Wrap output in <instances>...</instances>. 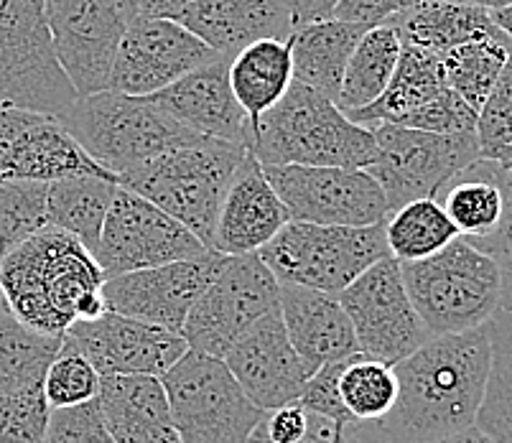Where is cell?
<instances>
[{"label":"cell","mask_w":512,"mask_h":443,"mask_svg":"<svg viewBox=\"0 0 512 443\" xmlns=\"http://www.w3.org/2000/svg\"><path fill=\"white\" fill-rule=\"evenodd\" d=\"M492 367L487 326L431 337L395 365L398 403L383 426L400 443H431L477 426Z\"/></svg>","instance_id":"6da1fadb"},{"label":"cell","mask_w":512,"mask_h":443,"mask_svg":"<svg viewBox=\"0 0 512 443\" xmlns=\"http://www.w3.org/2000/svg\"><path fill=\"white\" fill-rule=\"evenodd\" d=\"M105 273L85 245L49 227L0 260V296L21 324L64 337L107 311Z\"/></svg>","instance_id":"7a4b0ae2"},{"label":"cell","mask_w":512,"mask_h":443,"mask_svg":"<svg viewBox=\"0 0 512 443\" xmlns=\"http://www.w3.org/2000/svg\"><path fill=\"white\" fill-rule=\"evenodd\" d=\"M375 151L370 128L352 123L337 102L301 82L250 125V153L260 166L365 171Z\"/></svg>","instance_id":"3957f363"},{"label":"cell","mask_w":512,"mask_h":443,"mask_svg":"<svg viewBox=\"0 0 512 443\" xmlns=\"http://www.w3.org/2000/svg\"><path fill=\"white\" fill-rule=\"evenodd\" d=\"M400 275L431 337L482 329L500 311V263L462 237L431 258L400 263Z\"/></svg>","instance_id":"277c9868"},{"label":"cell","mask_w":512,"mask_h":443,"mask_svg":"<svg viewBox=\"0 0 512 443\" xmlns=\"http://www.w3.org/2000/svg\"><path fill=\"white\" fill-rule=\"evenodd\" d=\"M62 123L87 156L115 179L143 169L174 148L204 141L202 135L171 120L151 97H130L113 90L79 97Z\"/></svg>","instance_id":"5b68a950"},{"label":"cell","mask_w":512,"mask_h":443,"mask_svg":"<svg viewBox=\"0 0 512 443\" xmlns=\"http://www.w3.org/2000/svg\"><path fill=\"white\" fill-rule=\"evenodd\" d=\"M248 153L245 146L204 138L158 156L143 169L118 179V186L174 217L212 250L222 199Z\"/></svg>","instance_id":"8992f818"},{"label":"cell","mask_w":512,"mask_h":443,"mask_svg":"<svg viewBox=\"0 0 512 443\" xmlns=\"http://www.w3.org/2000/svg\"><path fill=\"white\" fill-rule=\"evenodd\" d=\"M77 100L54 51L46 0H0V105L62 123Z\"/></svg>","instance_id":"52a82bcc"},{"label":"cell","mask_w":512,"mask_h":443,"mask_svg":"<svg viewBox=\"0 0 512 443\" xmlns=\"http://www.w3.org/2000/svg\"><path fill=\"white\" fill-rule=\"evenodd\" d=\"M258 255L281 286L311 288L332 296L352 286L367 268L390 258L385 222L370 227H324L293 219Z\"/></svg>","instance_id":"ba28073f"},{"label":"cell","mask_w":512,"mask_h":443,"mask_svg":"<svg viewBox=\"0 0 512 443\" xmlns=\"http://www.w3.org/2000/svg\"><path fill=\"white\" fill-rule=\"evenodd\" d=\"M179 443H245L263 410L242 393L222 359L194 349L161 377Z\"/></svg>","instance_id":"9c48e42d"},{"label":"cell","mask_w":512,"mask_h":443,"mask_svg":"<svg viewBox=\"0 0 512 443\" xmlns=\"http://www.w3.org/2000/svg\"><path fill=\"white\" fill-rule=\"evenodd\" d=\"M375 161L365 169L383 189L390 214L416 199H434L441 186L479 161L477 133L436 135L400 125H375Z\"/></svg>","instance_id":"30bf717a"},{"label":"cell","mask_w":512,"mask_h":443,"mask_svg":"<svg viewBox=\"0 0 512 443\" xmlns=\"http://www.w3.org/2000/svg\"><path fill=\"white\" fill-rule=\"evenodd\" d=\"M278 301L281 283L260 255L225 258L217 278L186 316L181 337L194 352L225 359L242 334L271 314Z\"/></svg>","instance_id":"8fae6325"},{"label":"cell","mask_w":512,"mask_h":443,"mask_svg":"<svg viewBox=\"0 0 512 443\" xmlns=\"http://www.w3.org/2000/svg\"><path fill=\"white\" fill-rule=\"evenodd\" d=\"M207 255H212V250L184 225L123 186L107 212L95 250V260L105 278L181 260H202Z\"/></svg>","instance_id":"7c38bea8"},{"label":"cell","mask_w":512,"mask_h":443,"mask_svg":"<svg viewBox=\"0 0 512 443\" xmlns=\"http://www.w3.org/2000/svg\"><path fill=\"white\" fill-rule=\"evenodd\" d=\"M360 354L398 365L431 339L423 321L413 309L406 291L400 263L383 258L339 293Z\"/></svg>","instance_id":"4fadbf2b"},{"label":"cell","mask_w":512,"mask_h":443,"mask_svg":"<svg viewBox=\"0 0 512 443\" xmlns=\"http://www.w3.org/2000/svg\"><path fill=\"white\" fill-rule=\"evenodd\" d=\"M293 222L324 227H370L390 217L383 189L367 171L263 166Z\"/></svg>","instance_id":"5bb4252c"},{"label":"cell","mask_w":512,"mask_h":443,"mask_svg":"<svg viewBox=\"0 0 512 443\" xmlns=\"http://www.w3.org/2000/svg\"><path fill=\"white\" fill-rule=\"evenodd\" d=\"M46 23L74 92H105L130 23L120 0H46Z\"/></svg>","instance_id":"9a60e30c"},{"label":"cell","mask_w":512,"mask_h":443,"mask_svg":"<svg viewBox=\"0 0 512 443\" xmlns=\"http://www.w3.org/2000/svg\"><path fill=\"white\" fill-rule=\"evenodd\" d=\"M214 59H220V54L174 18H138L125 29L107 90L151 97Z\"/></svg>","instance_id":"2e32d148"},{"label":"cell","mask_w":512,"mask_h":443,"mask_svg":"<svg viewBox=\"0 0 512 443\" xmlns=\"http://www.w3.org/2000/svg\"><path fill=\"white\" fill-rule=\"evenodd\" d=\"M222 263L225 255L212 253L202 260H181L161 268L113 275L102 286V298L113 314L181 334L186 316L217 278Z\"/></svg>","instance_id":"e0dca14e"},{"label":"cell","mask_w":512,"mask_h":443,"mask_svg":"<svg viewBox=\"0 0 512 443\" xmlns=\"http://www.w3.org/2000/svg\"><path fill=\"white\" fill-rule=\"evenodd\" d=\"M64 337L90 359L100 377L148 375L161 380L189 352L181 334L113 311L92 321H77Z\"/></svg>","instance_id":"ac0fdd59"},{"label":"cell","mask_w":512,"mask_h":443,"mask_svg":"<svg viewBox=\"0 0 512 443\" xmlns=\"http://www.w3.org/2000/svg\"><path fill=\"white\" fill-rule=\"evenodd\" d=\"M222 362L235 375L242 393L260 410L296 403L309 380V372L286 334L281 306L245 331Z\"/></svg>","instance_id":"d6986e66"},{"label":"cell","mask_w":512,"mask_h":443,"mask_svg":"<svg viewBox=\"0 0 512 443\" xmlns=\"http://www.w3.org/2000/svg\"><path fill=\"white\" fill-rule=\"evenodd\" d=\"M230 62L232 59L225 57L214 59L207 67L151 95V102L194 135L235 143L250 151V120L232 92Z\"/></svg>","instance_id":"ffe728a7"},{"label":"cell","mask_w":512,"mask_h":443,"mask_svg":"<svg viewBox=\"0 0 512 443\" xmlns=\"http://www.w3.org/2000/svg\"><path fill=\"white\" fill-rule=\"evenodd\" d=\"M288 222L291 214L283 207L258 158L248 153L222 199L212 253L225 258L258 255Z\"/></svg>","instance_id":"44dd1931"},{"label":"cell","mask_w":512,"mask_h":443,"mask_svg":"<svg viewBox=\"0 0 512 443\" xmlns=\"http://www.w3.org/2000/svg\"><path fill=\"white\" fill-rule=\"evenodd\" d=\"M174 21L225 59L255 41H288L296 31L288 0H192Z\"/></svg>","instance_id":"7402d4cb"},{"label":"cell","mask_w":512,"mask_h":443,"mask_svg":"<svg viewBox=\"0 0 512 443\" xmlns=\"http://www.w3.org/2000/svg\"><path fill=\"white\" fill-rule=\"evenodd\" d=\"M436 202L451 219L462 240H469L492 258L512 242L510 207H507V174L492 161H474L446 181Z\"/></svg>","instance_id":"603a6c76"},{"label":"cell","mask_w":512,"mask_h":443,"mask_svg":"<svg viewBox=\"0 0 512 443\" xmlns=\"http://www.w3.org/2000/svg\"><path fill=\"white\" fill-rule=\"evenodd\" d=\"M281 319L309 377L332 362L360 354L355 329L339 296L299 286H281Z\"/></svg>","instance_id":"cb8c5ba5"},{"label":"cell","mask_w":512,"mask_h":443,"mask_svg":"<svg viewBox=\"0 0 512 443\" xmlns=\"http://www.w3.org/2000/svg\"><path fill=\"white\" fill-rule=\"evenodd\" d=\"M115 443H179L164 382L148 375H105L97 395Z\"/></svg>","instance_id":"d4e9b609"},{"label":"cell","mask_w":512,"mask_h":443,"mask_svg":"<svg viewBox=\"0 0 512 443\" xmlns=\"http://www.w3.org/2000/svg\"><path fill=\"white\" fill-rule=\"evenodd\" d=\"M82 176L118 181L87 156L85 148L74 141V135L64 128V123L36 115L13 143L0 181L54 184V181L82 179Z\"/></svg>","instance_id":"484cf974"},{"label":"cell","mask_w":512,"mask_h":443,"mask_svg":"<svg viewBox=\"0 0 512 443\" xmlns=\"http://www.w3.org/2000/svg\"><path fill=\"white\" fill-rule=\"evenodd\" d=\"M367 29L337 18L299 26L288 39L293 59V82L311 87L337 102L344 69Z\"/></svg>","instance_id":"4316f807"},{"label":"cell","mask_w":512,"mask_h":443,"mask_svg":"<svg viewBox=\"0 0 512 443\" xmlns=\"http://www.w3.org/2000/svg\"><path fill=\"white\" fill-rule=\"evenodd\" d=\"M388 23L398 29L403 44L416 46L439 59L456 46L500 31L490 11L474 3H446V0H423L418 8L398 13Z\"/></svg>","instance_id":"83f0119b"},{"label":"cell","mask_w":512,"mask_h":443,"mask_svg":"<svg viewBox=\"0 0 512 443\" xmlns=\"http://www.w3.org/2000/svg\"><path fill=\"white\" fill-rule=\"evenodd\" d=\"M446 90L444 64L439 57L428 51L416 49V46L403 44L398 67H395L393 79L388 90L377 97L370 107L347 115L352 123L362 128H375V125H398L408 115L416 113L418 107L434 100L436 95Z\"/></svg>","instance_id":"f1b7e54d"},{"label":"cell","mask_w":512,"mask_h":443,"mask_svg":"<svg viewBox=\"0 0 512 443\" xmlns=\"http://www.w3.org/2000/svg\"><path fill=\"white\" fill-rule=\"evenodd\" d=\"M230 85L253 125L291 90L293 59L288 41L263 39L245 46L230 62Z\"/></svg>","instance_id":"f546056e"},{"label":"cell","mask_w":512,"mask_h":443,"mask_svg":"<svg viewBox=\"0 0 512 443\" xmlns=\"http://www.w3.org/2000/svg\"><path fill=\"white\" fill-rule=\"evenodd\" d=\"M400 51H403V41L393 23L365 31L349 57L342 87H339L337 107L344 115L365 110L388 90L395 67H398Z\"/></svg>","instance_id":"4dcf8cb0"},{"label":"cell","mask_w":512,"mask_h":443,"mask_svg":"<svg viewBox=\"0 0 512 443\" xmlns=\"http://www.w3.org/2000/svg\"><path fill=\"white\" fill-rule=\"evenodd\" d=\"M118 181L82 176L49 184V222L51 227L72 235L79 245H85L95 258L97 242L113 199L118 194Z\"/></svg>","instance_id":"1f68e13d"},{"label":"cell","mask_w":512,"mask_h":443,"mask_svg":"<svg viewBox=\"0 0 512 443\" xmlns=\"http://www.w3.org/2000/svg\"><path fill=\"white\" fill-rule=\"evenodd\" d=\"M64 337H51L21 324L0 296V395H13L44 382Z\"/></svg>","instance_id":"d6a6232c"},{"label":"cell","mask_w":512,"mask_h":443,"mask_svg":"<svg viewBox=\"0 0 512 443\" xmlns=\"http://www.w3.org/2000/svg\"><path fill=\"white\" fill-rule=\"evenodd\" d=\"M510 51L512 41L502 31L446 51L441 57L446 87L462 97L474 113H479L484 100L495 90L497 79L510 59Z\"/></svg>","instance_id":"836d02e7"},{"label":"cell","mask_w":512,"mask_h":443,"mask_svg":"<svg viewBox=\"0 0 512 443\" xmlns=\"http://www.w3.org/2000/svg\"><path fill=\"white\" fill-rule=\"evenodd\" d=\"M454 240H459V232L436 199H416L385 219L388 253L398 263L431 258Z\"/></svg>","instance_id":"e575fe53"},{"label":"cell","mask_w":512,"mask_h":443,"mask_svg":"<svg viewBox=\"0 0 512 443\" xmlns=\"http://www.w3.org/2000/svg\"><path fill=\"white\" fill-rule=\"evenodd\" d=\"M339 398L352 423L385 421L398 403L395 365L367 354L349 357L339 375Z\"/></svg>","instance_id":"d590c367"},{"label":"cell","mask_w":512,"mask_h":443,"mask_svg":"<svg viewBox=\"0 0 512 443\" xmlns=\"http://www.w3.org/2000/svg\"><path fill=\"white\" fill-rule=\"evenodd\" d=\"M492 367L477 428L495 443H512V314L497 311L487 324Z\"/></svg>","instance_id":"8d00e7d4"},{"label":"cell","mask_w":512,"mask_h":443,"mask_svg":"<svg viewBox=\"0 0 512 443\" xmlns=\"http://www.w3.org/2000/svg\"><path fill=\"white\" fill-rule=\"evenodd\" d=\"M49 227V184L0 181V260Z\"/></svg>","instance_id":"74e56055"},{"label":"cell","mask_w":512,"mask_h":443,"mask_svg":"<svg viewBox=\"0 0 512 443\" xmlns=\"http://www.w3.org/2000/svg\"><path fill=\"white\" fill-rule=\"evenodd\" d=\"M100 380V372L92 367L90 359L64 337L62 349H59V354L46 370L41 387H44V398L49 408L62 410L97 400Z\"/></svg>","instance_id":"f35d334b"},{"label":"cell","mask_w":512,"mask_h":443,"mask_svg":"<svg viewBox=\"0 0 512 443\" xmlns=\"http://www.w3.org/2000/svg\"><path fill=\"white\" fill-rule=\"evenodd\" d=\"M339 433L342 423L329 421L296 400L283 408L263 410L245 443H334Z\"/></svg>","instance_id":"ab89813d"},{"label":"cell","mask_w":512,"mask_h":443,"mask_svg":"<svg viewBox=\"0 0 512 443\" xmlns=\"http://www.w3.org/2000/svg\"><path fill=\"white\" fill-rule=\"evenodd\" d=\"M479 158L492 161L502 169L512 166V51L497 79L495 90L484 100L477 113Z\"/></svg>","instance_id":"60d3db41"},{"label":"cell","mask_w":512,"mask_h":443,"mask_svg":"<svg viewBox=\"0 0 512 443\" xmlns=\"http://www.w3.org/2000/svg\"><path fill=\"white\" fill-rule=\"evenodd\" d=\"M49 415L41 385L0 395V443H46Z\"/></svg>","instance_id":"b9f144b4"},{"label":"cell","mask_w":512,"mask_h":443,"mask_svg":"<svg viewBox=\"0 0 512 443\" xmlns=\"http://www.w3.org/2000/svg\"><path fill=\"white\" fill-rule=\"evenodd\" d=\"M398 125L400 128L423 130V133L436 135H464L477 130V113L454 90L446 87L441 95L418 107L416 113L408 115L406 120H400Z\"/></svg>","instance_id":"7bdbcfd3"},{"label":"cell","mask_w":512,"mask_h":443,"mask_svg":"<svg viewBox=\"0 0 512 443\" xmlns=\"http://www.w3.org/2000/svg\"><path fill=\"white\" fill-rule=\"evenodd\" d=\"M46 443H115L102 421L97 400L77 408L51 410Z\"/></svg>","instance_id":"ee69618b"},{"label":"cell","mask_w":512,"mask_h":443,"mask_svg":"<svg viewBox=\"0 0 512 443\" xmlns=\"http://www.w3.org/2000/svg\"><path fill=\"white\" fill-rule=\"evenodd\" d=\"M344 362H347V359H344ZM344 362H332V365L321 367L319 372H314V375L306 380L299 403L306 405L309 410H314V413L324 415L329 421L347 426V423H352V418H349V413L342 405V398H339V375H342Z\"/></svg>","instance_id":"f6af8a7d"},{"label":"cell","mask_w":512,"mask_h":443,"mask_svg":"<svg viewBox=\"0 0 512 443\" xmlns=\"http://www.w3.org/2000/svg\"><path fill=\"white\" fill-rule=\"evenodd\" d=\"M400 13V0H337L332 18L362 29H377Z\"/></svg>","instance_id":"bcb514c9"},{"label":"cell","mask_w":512,"mask_h":443,"mask_svg":"<svg viewBox=\"0 0 512 443\" xmlns=\"http://www.w3.org/2000/svg\"><path fill=\"white\" fill-rule=\"evenodd\" d=\"M34 118H36L34 113L0 105V176H3V166H6L13 143H16L18 135L26 130V125H29Z\"/></svg>","instance_id":"7dc6e473"},{"label":"cell","mask_w":512,"mask_h":443,"mask_svg":"<svg viewBox=\"0 0 512 443\" xmlns=\"http://www.w3.org/2000/svg\"><path fill=\"white\" fill-rule=\"evenodd\" d=\"M189 3L192 0H120L128 21H138V18H174Z\"/></svg>","instance_id":"c3c4849f"},{"label":"cell","mask_w":512,"mask_h":443,"mask_svg":"<svg viewBox=\"0 0 512 443\" xmlns=\"http://www.w3.org/2000/svg\"><path fill=\"white\" fill-rule=\"evenodd\" d=\"M342 443H400L383 421H367V423H347L342 426Z\"/></svg>","instance_id":"681fc988"},{"label":"cell","mask_w":512,"mask_h":443,"mask_svg":"<svg viewBox=\"0 0 512 443\" xmlns=\"http://www.w3.org/2000/svg\"><path fill=\"white\" fill-rule=\"evenodd\" d=\"M288 3H291L296 29L306 26V23L327 21V18H332L334 6H337V0H288Z\"/></svg>","instance_id":"f907efd6"},{"label":"cell","mask_w":512,"mask_h":443,"mask_svg":"<svg viewBox=\"0 0 512 443\" xmlns=\"http://www.w3.org/2000/svg\"><path fill=\"white\" fill-rule=\"evenodd\" d=\"M497 263L502 270V298H500V311L512 314V242L497 255Z\"/></svg>","instance_id":"816d5d0a"},{"label":"cell","mask_w":512,"mask_h":443,"mask_svg":"<svg viewBox=\"0 0 512 443\" xmlns=\"http://www.w3.org/2000/svg\"><path fill=\"white\" fill-rule=\"evenodd\" d=\"M431 443H495V441H492L487 433H482L477 426H474V428H469V431H462V433H456V436L441 438V441H431Z\"/></svg>","instance_id":"f5cc1de1"},{"label":"cell","mask_w":512,"mask_h":443,"mask_svg":"<svg viewBox=\"0 0 512 443\" xmlns=\"http://www.w3.org/2000/svg\"><path fill=\"white\" fill-rule=\"evenodd\" d=\"M490 16L492 21H495L497 29H500L505 36H510L512 41V6L500 8V11H490Z\"/></svg>","instance_id":"db71d44e"},{"label":"cell","mask_w":512,"mask_h":443,"mask_svg":"<svg viewBox=\"0 0 512 443\" xmlns=\"http://www.w3.org/2000/svg\"><path fill=\"white\" fill-rule=\"evenodd\" d=\"M469 3L484 8V11H500V8L512 6V0H469Z\"/></svg>","instance_id":"11a10c76"},{"label":"cell","mask_w":512,"mask_h":443,"mask_svg":"<svg viewBox=\"0 0 512 443\" xmlns=\"http://www.w3.org/2000/svg\"><path fill=\"white\" fill-rule=\"evenodd\" d=\"M507 174V207H510V217H507V222H510V235H512V166L510 169H505Z\"/></svg>","instance_id":"9f6ffc18"},{"label":"cell","mask_w":512,"mask_h":443,"mask_svg":"<svg viewBox=\"0 0 512 443\" xmlns=\"http://www.w3.org/2000/svg\"><path fill=\"white\" fill-rule=\"evenodd\" d=\"M421 3H423V0H400V13L413 11V8H418Z\"/></svg>","instance_id":"6f0895ef"},{"label":"cell","mask_w":512,"mask_h":443,"mask_svg":"<svg viewBox=\"0 0 512 443\" xmlns=\"http://www.w3.org/2000/svg\"><path fill=\"white\" fill-rule=\"evenodd\" d=\"M446 3H469V0H446Z\"/></svg>","instance_id":"680465c9"},{"label":"cell","mask_w":512,"mask_h":443,"mask_svg":"<svg viewBox=\"0 0 512 443\" xmlns=\"http://www.w3.org/2000/svg\"><path fill=\"white\" fill-rule=\"evenodd\" d=\"M334 443H342V433H339V436L334 438Z\"/></svg>","instance_id":"91938a15"}]
</instances>
